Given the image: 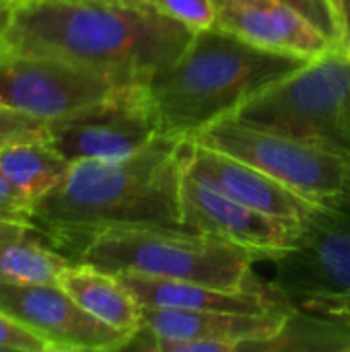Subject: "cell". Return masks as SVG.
I'll return each instance as SVG.
<instances>
[{
    "label": "cell",
    "instance_id": "10",
    "mask_svg": "<svg viewBox=\"0 0 350 352\" xmlns=\"http://www.w3.org/2000/svg\"><path fill=\"white\" fill-rule=\"evenodd\" d=\"M179 204L184 227L237 245L258 260L274 262L289 254L301 235L299 223L248 206L196 179L188 171L182 179Z\"/></svg>",
    "mask_w": 350,
    "mask_h": 352
},
{
    "label": "cell",
    "instance_id": "16",
    "mask_svg": "<svg viewBox=\"0 0 350 352\" xmlns=\"http://www.w3.org/2000/svg\"><path fill=\"white\" fill-rule=\"evenodd\" d=\"M58 285L103 324L136 336L142 328V307L116 272L85 262H72L58 276Z\"/></svg>",
    "mask_w": 350,
    "mask_h": 352
},
{
    "label": "cell",
    "instance_id": "9",
    "mask_svg": "<svg viewBox=\"0 0 350 352\" xmlns=\"http://www.w3.org/2000/svg\"><path fill=\"white\" fill-rule=\"evenodd\" d=\"M47 126L50 144L70 163L126 159L161 134L149 87L130 89Z\"/></svg>",
    "mask_w": 350,
    "mask_h": 352
},
{
    "label": "cell",
    "instance_id": "17",
    "mask_svg": "<svg viewBox=\"0 0 350 352\" xmlns=\"http://www.w3.org/2000/svg\"><path fill=\"white\" fill-rule=\"evenodd\" d=\"M72 260L35 227L0 223V283L58 285V276Z\"/></svg>",
    "mask_w": 350,
    "mask_h": 352
},
{
    "label": "cell",
    "instance_id": "26",
    "mask_svg": "<svg viewBox=\"0 0 350 352\" xmlns=\"http://www.w3.org/2000/svg\"><path fill=\"white\" fill-rule=\"evenodd\" d=\"M12 8H14V2L12 0H0V37L4 35V31H6V27L10 23Z\"/></svg>",
    "mask_w": 350,
    "mask_h": 352
},
{
    "label": "cell",
    "instance_id": "28",
    "mask_svg": "<svg viewBox=\"0 0 350 352\" xmlns=\"http://www.w3.org/2000/svg\"><path fill=\"white\" fill-rule=\"evenodd\" d=\"M105 2H142V0H105Z\"/></svg>",
    "mask_w": 350,
    "mask_h": 352
},
{
    "label": "cell",
    "instance_id": "24",
    "mask_svg": "<svg viewBox=\"0 0 350 352\" xmlns=\"http://www.w3.org/2000/svg\"><path fill=\"white\" fill-rule=\"evenodd\" d=\"M291 6H295L299 12H303L311 23H316L320 29H324L336 43H338V33H336V23L332 16V10L326 0H283Z\"/></svg>",
    "mask_w": 350,
    "mask_h": 352
},
{
    "label": "cell",
    "instance_id": "23",
    "mask_svg": "<svg viewBox=\"0 0 350 352\" xmlns=\"http://www.w3.org/2000/svg\"><path fill=\"white\" fill-rule=\"evenodd\" d=\"M0 223H17V225H33V206L17 192V188L8 182L4 171L0 169Z\"/></svg>",
    "mask_w": 350,
    "mask_h": 352
},
{
    "label": "cell",
    "instance_id": "5",
    "mask_svg": "<svg viewBox=\"0 0 350 352\" xmlns=\"http://www.w3.org/2000/svg\"><path fill=\"white\" fill-rule=\"evenodd\" d=\"M235 118L350 157V60L334 45L248 99Z\"/></svg>",
    "mask_w": 350,
    "mask_h": 352
},
{
    "label": "cell",
    "instance_id": "8",
    "mask_svg": "<svg viewBox=\"0 0 350 352\" xmlns=\"http://www.w3.org/2000/svg\"><path fill=\"white\" fill-rule=\"evenodd\" d=\"M272 285L295 305L350 291V179L301 225L297 245L276 258Z\"/></svg>",
    "mask_w": 350,
    "mask_h": 352
},
{
    "label": "cell",
    "instance_id": "29",
    "mask_svg": "<svg viewBox=\"0 0 350 352\" xmlns=\"http://www.w3.org/2000/svg\"><path fill=\"white\" fill-rule=\"evenodd\" d=\"M344 52H347V56H349V60H350V43H347V45H344Z\"/></svg>",
    "mask_w": 350,
    "mask_h": 352
},
{
    "label": "cell",
    "instance_id": "18",
    "mask_svg": "<svg viewBox=\"0 0 350 352\" xmlns=\"http://www.w3.org/2000/svg\"><path fill=\"white\" fill-rule=\"evenodd\" d=\"M0 169L17 192L35 206L62 182L70 161L50 142H23L0 148Z\"/></svg>",
    "mask_w": 350,
    "mask_h": 352
},
{
    "label": "cell",
    "instance_id": "3",
    "mask_svg": "<svg viewBox=\"0 0 350 352\" xmlns=\"http://www.w3.org/2000/svg\"><path fill=\"white\" fill-rule=\"evenodd\" d=\"M307 62L256 47L217 27L198 31L149 82L159 132L190 138Z\"/></svg>",
    "mask_w": 350,
    "mask_h": 352
},
{
    "label": "cell",
    "instance_id": "20",
    "mask_svg": "<svg viewBox=\"0 0 350 352\" xmlns=\"http://www.w3.org/2000/svg\"><path fill=\"white\" fill-rule=\"evenodd\" d=\"M159 14L188 27L192 33L215 27V0H142Z\"/></svg>",
    "mask_w": 350,
    "mask_h": 352
},
{
    "label": "cell",
    "instance_id": "2",
    "mask_svg": "<svg viewBox=\"0 0 350 352\" xmlns=\"http://www.w3.org/2000/svg\"><path fill=\"white\" fill-rule=\"evenodd\" d=\"M194 33L146 2L19 0L0 52L85 64L132 85H149Z\"/></svg>",
    "mask_w": 350,
    "mask_h": 352
},
{
    "label": "cell",
    "instance_id": "22",
    "mask_svg": "<svg viewBox=\"0 0 350 352\" xmlns=\"http://www.w3.org/2000/svg\"><path fill=\"white\" fill-rule=\"evenodd\" d=\"M297 309L303 314H311V316L336 322L350 332V291L307 299V301L299 303Z\"/></svg>",
    "mask_w": 350,
    "mask_h": 352
},
{
    "label": "cell",
    "instance_id": "12",
    "mask_svg": "<svg viewBox=\"0 0 350 352\" xmlns=\"http://www.w3.org/2000/svg\"><path fill=\"white\" fill-rule=\"evenodd\" d=\"M215 27L262 50L303 60L338 45L324 29L283 0H215Z\"/></svg>",
    "mask_w": 350,
    "mask_h": 352
},
{
    "label": "cell",
    "instance_id": "21",
    "mask_svg": "<svg viewBox=\"0 0 350 352\" xmlns=\"http://www.w3.org/2000/svg\"><path fill=\"white\" fill-rule=\"evenodd\" d=\"M0 352H52L33 330L0 311Z\"/></svg>",
    "mask_w": 350,
    "mask_h": 352
},
{
    "label": "cell",
    "instance_id": "6",
    "mask_svg": "<svg viewBox=\"0 0 350 352\" xmlns=\"http://www.w3.org/2000/svg\"><path fill=\"white\" fill-rule=\"evenodd\" d=\"M188 140L235 157L314 202L336 196L350 179L349 155L248 124L235 116L212 122Z\"/></svg>",
    "mask_w": 350,
    "mask_h": 352
},
{
    "label": "cell",
    "instance_id": "30",
    "mask_svg": "<svg viewBox=\"0 0 350 352\" xmlns=\"http://www.w3.org/2000/svg\"><path fill=\"white\" fill-rule=\"evenodd\" d=\"M14 2H19V0H14Z\"/></svg>",
    "mask_w": 350,
    "mask_h": 352
},
{
    "label": "cell",
    "instance_id": "13",
    "mask_svg": "<svg viewBox=\"0 0 350 352\" xmlns=\"http://www.w3.org/2000/svg\"><path fill=\"white\" fill-rule=\"evenodd\" d=\"M295 311L297 309L274 314H231L173 307H142L140 334L153 338L217 340L231 344L235 351L268 349L285 332Z\"/></svg>",
    "mask_w": 350,
    "mask_h": 352
},
{
    "label": "cell",
    "instance_id": "19",
    "mask_svg": "<svg viewBox=\"0 0 350 352\" xmlns=\"http://www.w3.org/2000/svg\"><path fill=\"white\" fill-rule=\"evenodd\" d=\"M23 142H50L47 122L0 101V148Z\"/></svg>",
    "mask_w": 350,
    "mask_h": 352
},
{
    "label": "cell",
    "instance_id": "15",
    "mask_svg": "<svg viewBox=\"0 0 350 352\" xmlns=\"http://www.w3.org/2000/svg\"><path fill=\"white\" fill-rule=\"evenodd\" d=\"M142 307H173L231 314H274L295 305L270 283L250 289H221L190 280H171L136 272H116Z\"/></svg>",
    "mask_w": 350,
    "mask_h": 352
},
{
    "label": "cell",
    "instance_id": "27",
    "mask_svg": "<svg viewBox=\"0 0 350 352\" xmlns=\"http://www.w3.org/2000/svg\"><path fill=\"white\" fill-rule=\"evenodd\" d=\"M350 43V14H349V21H347V33H344V45Z\"/></svg>",
    "mask_w": 350,
    "mask_h": 352
},
{
    "label": "cell",
    "instance_id": "31",
    "mask_svg": "<svg viewBox=\"0 0 350 352\" xmlns=\"http://www.w3.org/2000/svg\"><path fill=\"white\" fill-rule=\"evenodd\" d=\"M12 2H14V0H12Z\"/></svg>",
    "mask_w": 350,
    "mask_h": 352
},
{
    "label": "cell",
    "instance_id": "25",
    "mask_svg": "<svg viewBox=\"0 0 350 352\" xmlns=\"http://www.w3.org/2000/svg\"><path fill=\"white\" fill-rule=\"evenodd\" d=\"M330 10H332V16H334V23H336V33H338V45L344 47V33H347V21H349L350 14V0H326Z\"/></svg>",
    "mask_w": 350,
    "mask_h": 352
},
{
    "label": "cell",
    "instance_id": "4",
    "mask_svg": "<svg viewBox=\"0 0 350 352\" xmlns=\"http://www.w3.org/2000/svg\"><path fill=\"white\" fill-rule=\"evenodd\" d=\"M76 262L109 272L202 283L221 289H250L258 258L237 245L188 227H122L95 235Z\"/></svg>",
    "mask_w": 350,
    "mask_h": 352
},
{
    "label": "cell",
    "instance_id": "11",
    "mask_svg": "<svg viewBox=\"0 0 350 352\" xmlns=\"http://www.w3.org/2000/svg\"><path fill=\"white\" fill-rule=\"evenodd\" d=\"M0 311L33 330L52 352L124 351L134 340L85 311L60 285L0 283Z\"/></svg>",
    "mask_w": 350,
    "mask_h": 352
},
{
    "label": "cell",
    "instance_id": "1",
    "mask_svg": "<svg viewBox=\"0 0 350 352\" xmlns=\"http://www.w3.org/2000/svg\"><path fill=\"white\" fill-rule=\"evenodd\" d=\"M188 153V138L159 134L126 159L74 161L33 206V225L72 262L109 229L184 227L179 194Z\"/></svg>",
    "mask_w": 350,
    "mask_h": 352
},
{
    "label": "cell",
    "instance_id": "7",
    "mask_svg": "<svg viewBox=\"0 0 350 352\" xmlns=\"http://www.w3.org/2000/svg\"><path fill=\"white\" fill-rule=\"evenodd\" d=\"M136 87L149 85L60 58L0 52V101L47 124Z\"/></svg>",
    "mask_w": 350,
    "mask_h": 352
},
{
    "label": "cell",
    "instance_id": "14",
    "mask_svg": "<svg viewBox=\"0 0 350 352\" xmlns=\"http://www.w3.org/2000/svg\"><path fill=\"white\" fill-rule=\"evenodd\" d=\"M186 171L215 190L266 214L303 225L322 202H314L264 171L225 153L190 142Z\"/></svg>",
    "mask_w": 350,
    "mask_h": 352
}]
</instances>
